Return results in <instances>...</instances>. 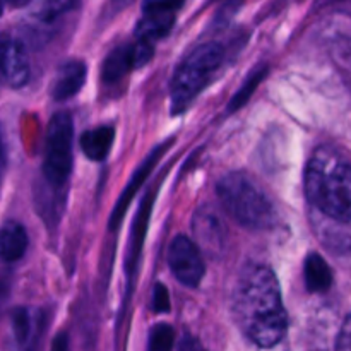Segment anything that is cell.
Masks as SVG:
<instances>
[{
	"mask_svg": "<svg viewBox=\"0 0 351 351\" xmlns=\"http://www.w3.org/2000/svg\"><path fill=\"white\" fill-rule=\"evenodd\" d=\"M232 314L240 331L261 348H271L283 339L287 311L271 267L263 264L243 267L232 295Z\"/></svg>",
	"mask_w": 351,
	"mask_h": 351,
	"instance_id": "obj_1",
	"label": "cell"
},
{
	"mask_svg": "<svg viewBox=\"0 0 351 351\" xmlns=\"http://www.w3.org/2000/svg\"><path fill=\"white\" fill-rule=\"evenodd\" d=\"M305 194L315 211L351 219V165L331 147H319L305 168Z\"/></svg>",
	"mask_w": 351,
	"mask_h": 351,
	"instance_id": "obj_2",
	"label": "cell"
},
{
	"mask_svg": "<svg viewBox=\"0 0 351 351\" xmlns=\"http://www.w3.org/2000/svg\"><path fill=\"white\" fill-rule=\"evenodd\" d=\"M216 191L226 213L242 226L261 230L273 225V204L249 175L240 171L225 175Z\"/></svg>",
	"mask_w": 351,
	"mask_h": 351,
	"instance_id": "obj_3",
	"label": "cell"
},
{
	"mask_svg": "<svg viewBox=\"0 0 351 351\" xmlns=\"http://www.w3.org/2000/svg\"><path fill=\"white\" fill-rule=\"evenodd\" d=\"M225 60V50L221 45L204 43L184 58L171 79V113L178 115L191 106L199 93L209 84Z\"/></svg>",
	"mask_w": 351,
	"mask_h": 351,
	"instance_id": "obj_4",
	"label": "cell"
},
{
	"mask_svg": "<svg viewBox=\"0 0 351 351\" xmlns=\"http://www.w3.org/2000/svg\"><path fill=\"white\" fill-rule=\"evenodd\" d=\"M72 143H74V123L72 117L67 112H58L51 117L47 129V139H45V156L41 175H43L45 185L51 192L50 199L53 202H60L62 197H57L58 192L65 191L72 171Z\"/></svg>",
	"mask_w": 351,
	"mask_h": 351,
	"instance_id": "obj_5",
	"label": "cell"
},
{
	"mask_svg": "<svg viewBox=\"0 0 351 351\" xmlns=\"http://www.w3.org/2000/svg\"><path fill=\"white\" fill-rule=\"evenodd\" d=\"M184 0H144L143 17L136 27V40L154 45L173 27L175 16Z\"/></svg>",
	"mask_w": 351,
	"mask_h": 351,
	"instance_id": "obj_6",
	"label": "cell"
},
{
	"mask_svg": "<svg viewBox=\"0 0 351 351\" xmlns=\"http://www.w3.org/2000/svg\"><path fill=\"white\" fill-rule=\"evenodd\" d=\"M168 264L173 276L185 287L195 288L204 276L202 250L189 237H177L168 250Z\"/></svg>",
	"mask_w": 351,
	"mask_h": 351,
	"instance_id": "obj_7",
	"label": "cell"
},
{
	"mask_svg": "<svg viewBox=\"0 0 351 351\" xmlns=\"http://www.w3.org/2000/svg\"><path fill=\"white\" fill-rule=\"evenodd\" d=\"M154 51V45L146 41L136 40L134 43L120 45L108 53L103 62V79L106 82H117L125 77L130 71L143 67L151 60Z\"/></svg>",
	"mask_w": 351,
	"mask_h": 351,
	"instance_id": "obj_8",
	"label": "cell"
},
{
	"mask_svg": "<svg viewBox=\"0 0 351 351\" xmlns=\"http://www.w3.org/2000/svg\"><path fill=\"white\" fill-rule=\"evenodd\" d=\"M0 75L10 88L16 89L26 86L31 75L26 48L9 34L0 36Z\"/></svg>",
	"mask_w": 351,
	"mask_h": 351,
	"instance_id": "obj_9",
	"label": "cell"
},
{
	"mask_svg": "<svg viewBox=\"0 0 351 351\" xmlns=\"http://www.w3.org/2000/svg\"><path fill=\"white\" fill-rule=\"evenodd\" d=\"M194 242L208 256H219L225 249L226 232L218 213L211 208H202L195 213L192 221Z\"/></svg>",
	"mask_w": 351,
	"mask_h": 351,
	"instance_id": "obj_10",
	"label": "cell"
},
{
	"mask_svg": "<svg viewBox=\"0 0 351 351\" xmlns=\"http://www.w3.org/2000/svg\"><path fill=\"white\" fill-rule=\"evenodd\" d=\"M311 223L324 247L338 254L351 252V219H336L312 209Z\"/></svg>",
	"mask_w": 351,
	"mask_h": 351,
	"instance_id": "obj_11",
	"label": "cell"
},
{
	"mask_svg": "<svg viewBox=\"0 0 351 351\" xmlns=\"http://www.w3.org/2000/svg\"><path fill=\"white\" fill-rule=\"evenodd\" d=\"M168 146H170V143L160 144L158 147H154L153 153H151L149 156H147L146 160L139 165V168L134 171V177L130 178V182L127 184L125 191L122 192V195H120L119 201H117L115 209H113L112 218H110V223H108L110 230H113V232H115V230L119 228V225H120V221H122L123 215H125L127 208H129V204L132 202L134 194H136V192L143 187V184L146 182V178L149 177V173L153 171V168L156 167V163L160 161V158L167 153Z\"/></svg>",
	"mask_w": 351,
	"mask_h": 351,
	"instance_id": "obj_12",
	"label": "cell"
},
{
	"mask_svg": "<svg viewBox=\"0 0 351 351\" xmlns=\"http://www.w3.org/2000/svg\"><path fill=\"white\" fill-rule=\"evenodd\" d=\"M41 329V317L26 307L14 308L10 314L14 351H34Z\"/></svg>",
	"mask_w": 351,
	"mask_h": 351,
	"instance_id": "obj_13",
	"label": "cell"
},
{
	"mask_svg": "<svg viewBox=\"0 0 351 351\" xmlns=\"http://www.w3.org/2000/svg\"><path fill=\"white\" fill-rule=\"evenodd\" d=\"M27 243H29V239H27L26 228L19 221L9 219L0 226V261L2 263L10 264V266L19 263L26 254Z\"/></svg>",
	"mask_w": 351,
	"mask_h": 351,
	"instance_id": "obj_14",
	"label": "cell"
},
{
	"mask_svg": "<svg viewBox=\"0 0 351 351\" xmlns=\"http://www.w3.org/2000/svg\"><path fill=\"white\" fill-rule=\"evenodd\" d=\"M86 65L81 60H69L58 69L51 86V96L57 101H65L77 95L86 81Z\"/></svg>",
	"mask_w": 351,
	"mask_h": 351,
	"instance_id": "obj_15",
	"label": "cell"
},
{
	"mask_svg": "<svg viewBox=\"0 0 351 351\" xmlns=\"http://www.w3.org/2000/svg\"><path fill=\"white\" fill-rule=\"evenodd\" d=\"M113 139H115V130L110 125H99L95 129H89L81 137V149L89 160L103 161L108 156L112 149Z\"/></svg>",
	"mask_w": 351,
	"mask_h": 351,
	"instance_id": "obj_16",
	"label": "cell"
},
{
	"mask_svg": "<svg viewBox=\"0 0 351 351\" xmlns=\"http://www.w3.org/2000/svg\"><path fill=\"white\" fill-rule=\"evenodd\" d=\"M304 276L307 288L314 293L329 290L332 283L331 267L328 266V263L319 254H308L304 264Z\"/></svg>",
	"mask_w": 351,
	"mask_h": 351,
	"instance_id": "obj_17",
	"label": "cell"
},
{
	"mask_svg": "<svg viewBox=\"0 0 351 351\" xmlns=\"http://www.w3.org/2000/svg\"><path fill=\"white\" fill-rule=\"evenodd\" d=\"M153 199L154 194L146 195V199L143 201L139 209V215H137L136 223H134V230H132V239H130V250H129V273H132V267L136 266L137 259H139V252L141 247H143L144 237H146V228H147V219H149V213H151V206H153Z\"/></svg>",
	"mask_w": 351,
	"mask_h": 351,
	"instance_id": "obj_18",
	"label": "cell"
},
{
	"mask_svg": "<svg viewBox=\"0 0 351 351\" xmlns=\"http://www.w3.org/2000/svg\"><path fill=\"white\" fill-rule=\"evenodd\" d=\"M264 75H266V69H257V71H254L252 74L245 79L242 88L239 89V93H237V95L233 96L232 101H230V110H232V112L245 105V101L252 96V93L256 91V88L259 86V82L263 81Z\"/></svg>",
	"mask_w": 351,
	"mask_h": 351,
	"instance_id": "obj_19",
	"label": "cell"
},
{
	"mask_svg": "<svg viewBox=\"0 0 351 351\" xmlns=\"http://www.w3.org/2000/svg\"><path fill=\"white\" fill-rule=\"evenodd\" d=\"M175 332L171 326L156 324L151 329L149 335V350L147 351H171L173 348Z\"/></svg>",
	"mask_w": 351,
	"mask_h": 351,
	"instance_id": "obj_20",
	"label": "cell"
},
{
	"mask_svg": "<svg viewBox=\"0 0 351 351\" xmlns=\"http://www.w3.org/2000/svg\"><path fill=\"white\" fill-rule=\"evenodd\" d=\"M77 2L79 0H41L40 17L45 21H51L74 9Z\"/></svg>",
	"mask_w": 351,
	"mask_h": 351,
	"instance_id": "obj_21",
	"label": "cell"
},
{
	"mask_svg": "<svg viewBox=\"0 0 351 351\" xmlns=\"http://www.w3.org/2000/svg\"><path fill=\"white\" fill-rule=\"evenodd\" d=\"M153 311L158 314H165L170 311V293H168L167 287L158 283L153 291Z\"/></svg>",
	"mask_w": 351,
	"mask_h": 351,
	"instance_id": "obj_22",
	"label": "cell"
},
{
	"mask_svg": "<svg viewBox=\"0 0 351 351\" xmlns=\"http://www.w3.org/2000/svg\"><path fill=\"white\" fill-rule=\"evenodd\" d=\"M336 351H351V314L345 321V324H343L341 332H339Z\"/></svg>",
	"mask_w": 351,
	"mask_h": 351,
	"instance_id": "obj_23",
	"label": "cell"
},
{
	"mask_svg": "<svg viewBox=\"0 0 351 351\" xmlns=\"http://www.w3.org/2000/svg\"><path fill=\"white\" fill-rule=\"evenodd\" d=\"M29 2L31 0H0V16L7 9H21V7H26Z\"/></svg>",
	"mask_w": 351,
	"mask_h": 351,
	"instance_id": "obj_24",
	"label": "cell"
},
{
	"mask_svg": "<svg viewBox=\"0 0 351 351\" xmlns=\"http://www.w3.org/2000/svg\"><path fill=\"white\" fill-rule=\"evenodd\" d=\"M51 351H69V336L65 332H58L51 345Z\"/></svg>",
	"mask_w": 351,
	"mask_h": 351,
	"instance_id": "obj_25",
	"label": "cell"
},
{
	"mask_svg": "<svg viewBox=\"0 0 351 351\" xmlns=\"http://www.w3.org/2000/svg\"><path fill=\"white\" fill-rule=\"evenodd\" d=\"M7 168V154H5V144H3L2 132H0V184L3 180V175H5Z\"/></svg>",
	"mask_w": 351,
	"mask_h": 351,
	"instance_id": "obj_26",
	"label": "cell"
},
{
	"mask_svg": "<svg viewBox=\"0 0 351 351\" xmlns=\"http://www.w3.org/2000/svg\"><path fill=\"white\" fill-rule=\"evenodd\" d=\"M113 3H115V5H119V7H123V5H127V3H130L132 2V0H112Z\"/></svg>",
	"mask_w": 351,
	"mask_h": 351,
	"instance_id": "obj_27",
	"label": "cell"
},
{
	"mask_svg": "<svg viewBox=\"0 0 351 351\" xmlns=\"http://www.w3.org/2000/svg\"><path fill=\"white\" fill-rule=\"evenodd\" d=\"M182 351H195V350H194V346H189V345H187Z\"/></svg>",
	"mask_w": 351,
	"mask_h": 351,
	"instance_id": "obj_28",
	"label": "cell"
},
{
	"mask_svg": "<svg viewBox=\"0 0 351 351\" xmlns=\"http://www.w3.org/2000/svg\"><path fill=\"white\" fill-rule=\"evenodd\" d=\"M228 2H235V0H228Z\"/></svg>",
	"mask_w": 351,
	"mask_h": 351,
	"instance_id": "obj_29",
	"label": "cell"
}]
</instances>
